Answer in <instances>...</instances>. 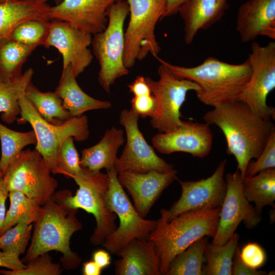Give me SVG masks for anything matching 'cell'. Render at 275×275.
<instances>
[{
	"label": "cell",
	"mask_w": 275,
	"mask_h": 275,
	"mask_svg": "<svg viewBox=\"0 0 275 275\" xmlns=\"http://www.w3.org/2000/svg\"><path fill=\"white\" fill-rule=\"evenodd\" d=\"M35 1L40 2V3H46V2L48 0H35ZM52 1L55 2L56 5H58L60 4V3H61L63 0H52Z\"/></svg>",
	"instance_id": "obj_48"
},
{
	"label": "cell",
	"mask_w": 275,
	"mask_h": 275,
	"mask_svg": "<svg viewBox=\"0 0 275 275\" xmlns=\"http://www.w3.org/2000/svg\"><path fill=\"white\" fill-rule=\"evenodd\" d=\"M25 268L18 270H0L4 275H60L63 269L60 263H54L49 253L30 260Z\"/></svg>",
	"instance_id": "obj_36"
},
{
	"label": "cell",
	"mask_w": 275,
	"mask_h": 275,
	"mask_svg": "<svg viewBox=\"0 0 275 275\" xmlns=\"http://www.w3.org/2000/svg\"><path fill=\"white\" fill-rule=\"evenodd\" d=\"M242 261L248 267L258 269L265 263L266 255L264 249L258 244L250 242L240 249Z\"/></svg>",
	"instance_id": "obj_39"
},
{
	"label": "cell",
	"mask_w": 275,
	"mask_h": 275,
	"mask_svg": "<svg viewBox=\"0 0 275 275\" xmlns=\"http://www.w3.org/2000/svg\"><path fill=\"white\" fill-rule=\"evenodd\" d=\"M78 209L70 207L51 197L42 206L33 223L31 242L23 263L40 255L56 251L61 253V265L66 270L76 268L81 258L70 246L72 235L82 228L76 214Z\"/></svg>",
	"instance_id": "obj_3"
},
{
	"label": "cell",
	"mask_w": 275,
	"mask_h": 275,
	"mask_svg": "<svg viewBox=\"0 0 275 275\" xmlns=\"http://www.w3.org/2000/svg\"><path fill=\"white\" fill-rule=\"evenodd\" d=\"M49 25L50 21L26 20L14 29L9 39L25 45L44 46L48 34Z\"/></svg>",
	"instance_id": "obj_34"
},
{
	"label": "cell",
	"mask_w": 275,
	"mask_h": 275,
	"mask_svg": "<svg viewBox=\"0 0 275 275\" xmlns=\"http://www.w3.org/2000/svg\"><path fill=\"white\" fill-rule=\"evenodd\" d=\"M73 179L78 186L74 195L70 190L64 189L55 192L53 197L70 207L80 208L93 214L96 227L90 241L94 245H102L117 228V215L109 211L105 204V196L109 186L108 176L107 173L82 167L81 172Z\"/></svg>",
	"instance_id": "obj_5"
},
{
	"label": "cell",
	"mask_w": 275,
	"mask_h": 275,
	"mask_svg": "<svg viewBox=\"0 0 275 275\" xmlns=\"http://www.w3.org/2000/svg\"><path fill=\"white\" fill-rule=\"evenodd\" d=\"M130 19L124 32L123 61L127 69L149 53L158 57L161 48L156 40L155 29L162 19L166 0H126Z\"/></svg>",
	"instance_id": "obj_7"
},
{
	"label": "cell",
	"mask_w": 275,
	"mask_h": 275,
	"mask_svg": "<svg viewBox=\"0 0 275 275\" xmlns=\"http://www.w3.org/2000/svg\"><path fill=\"white\" fill-rule=\"evenodd\" d=\"M236 31L247 42L260 36L275 39V0H248L239 8Z\"/></svg>",
	"instance_id": "obj_20"
},
{
	"label": "cell",
	"mask_w": 275,
	"mask_h": 275,
	"mask_svg": "<svg viewBox=\"0 0 275 275\" xmlns=\"http://www.w3.org/2000/svg\"><path fill=\"white\" fill-rule=\"evenodd\" d=\"M10 207L6 212L0 235L21 222L33 224L38 218L42 206L22 193L9 191Z\"/></svg>",
	"instance_id": "obj_31"
},
{
	"label": "cell",
	"mask_w": 275,
	"mask_h": 275,
	"mask_svg": "<svg viewBox=\"0 0 275 275\" xmlns=\"http://www.w3.org/2000/svg\"><path fill=\"white\" fill-rule=\"evenodd\" d=\"M1 157L0 172L4 173L11 161L24 147L36 144V137L33 130L27 132L13 130L0 123Z\"/></svg>",
	"instance_id": "obj_33"
},
{
	"label": "cell",
	"mask_w": 275,
	"mask_h": 275,
	"mask_svg": "<svg viewBox=\"0 0 275 275\" xmlns=\"http://www.w3.org/2000/svg\"><path fill=\"white\" fill-rule=\"evenodd\" d=\"M102 269L93 260L85 262L82 265L84 275H100Z\"/></svg>",
	"instance_id": "obj_47"
},
{
	"label": "cell",
	"mask_w": 275,
	"mask_h": 275,
	"mask_svg": "<svg viewBox=\"0 0 275 275\" xmlns=\"http://www.w3.org/2000/svg\"><path fill=\"white\" fill-rule=\"evenodd\" d=\"M131 103V109L143 118H151L156 111V101L152 94L133 96Z\"/></svg>",
	"instance_id": "obj_40"
},
{
	"label": "cell",
	"mask_w": 275,
	"mask_h": 275,
	"mask_svg": "<svg viewBox=\"0 0 275 275\" xmlns=\"http://www.w3.org/2000/svg\"><path fill=\"white\" fill-rule=\"evenodd\" d=\"M76 77L70 66L63 69L55 91L72 117L80 116L89 111L111 107L109 101L98 100L86 94L78 85Z\"/></svg>",
	"instance_id": "obj_23"
},
{
	"label": "cell",
	"mask_w": 275,
	"mask_h": 275,
	"mask_svg": "<svg viewBox=\"0 0 275 275\" xmlns=\"http://www.w3.org/2000/svg\"><path fill=\"white\" fill-rule=\"evenodd\" d=\"M227 0H187L178 9L184 22V41L193 43L200 30L219 21L228 9Z\"/></svg>",
	"instance_id": "obj_21"
},
{
	"label": "cell",
	"mask_w": 275,
	"mask_h": 275,
	"mask_svg": "<svg viewBox=\"0 0 275 275\" xmlns=\"http://www.w3.org/2000/svg\"><path fill=\"white\" fill-rule=\"evenodd\" d=\"M227 159L219 162L209 177L196 181H181L182 192L179 199L167 210V221L191 210L220 208L227 189L225 178Z\"/></svg>",
	"instance_id": "obj_15"
},
{
	"label": "cell",
	"mask_w": 275,
	"mask_h": 275,
	"mask_svg": "<svg viewBox=\"0 0 275 275\" xmlns=\"http://www.w3.org/2000/svg\"><path fill=\"white\" fill-rule=\"evenodd\" d=\"M177 174L174 169L143 173L124 171L118 173V179L131 196L137 212L145 218L163 191L177 179Z\"/></svg>",
	"instance_id": "obj_18"
},
{
	"label": "cell",
	"mask_w": 275,
	"mask_h": 275,
	"mask_svg": "<svg viewBox=\"0 0 275 275\" xmlns=\"http://www.w3.org/2000/svg\"><path fill=\"white\" fill-rule=\"evenodd\" d=\"M25 265L19 258V255L0 250V267L9 270H18L23 269Z\"/></svg>",
	"instance_id": "obj_42"
},
{
	"label": "cell",
	"mask_w": 275,
	"mask_h": 275,
	"mask_svg": "<svg viewBox=\"0 0 275 275\" xmlns=\"http://www.w3.org/2000/svg\"><path fill=\"white\" fill-rule=\"evenodd\" d=\"M50 7L35 0H9L0 3V40L9 38L14 29L24 21H49Z\"/></svg>",
	"instance_id": "obj_24"
},
{
	"label": "cell",
	"mask_w": 275,
	"mask_h": 275,
	"mask_svg": "<svg viewBox=\"0 0 275 275\" xmlns=\"http://www.w3.org/2000/svg\"><path fill=\"white\" fill-rule=\"evenodd\" d=\"M36 47L9 38L0 40V80L9 82L19 78L23 65Z\"/></svg>",
	"instance_id": "obj_27"
},
{
	"label": "cell",
	"mask_w": 275,
	"mask_h": 275,
	"mask_svg": "<svg viewBox=\"0 0 275 275\" xmlns=\"http://www.w3.org/2000/svg\"><path fill=\"white\" fill-rule=\"evenodd\" d=\"M92 35L73 27L65 21H50L48 36L43 46L56 48L63 58V69L70 66L75 77L91 64L93 54L89 46Z\"/></svg>",
	"instance_id": "obj_16"
},
{
	"label": "cell",
	"mask_w": 275,
	"mask_h": 275,
	"mask_svg": "<svg viewBox=\"0 0 275 275\" xmlns=\"http://www.w3.org/2000/svg\"><path fill=\"white\" fill-rule=\"evenodd\" d=\"M33 225L21 222L0 235V250L5 252L24 254L31 238Z\"/></svg>",
	"instance_id": "obj_35"
},
{
	"label": "cell",
	"mask_w": 275,
	"mask_h": 275,
	"mask_svg": "<svg viewBox=\"0 0 275 275\" xmlns=\"http://www.w3.org/2000/svg\"><path fill=\"white\" fill-rule=\"evenodd\" d=\"M203 120L223 132L227 153L235 157L237 170L243 178L251 160L259 157L275 128L271 121L263 119L238 100L213 107L204 114Z\"/></svg>",
	"instance_id": "obj_1"
},
{
	"label": "cell",
	"mask_w": 275,
	"mask_h": 275,
	"mask_svg": "<svg viewBox=\"0 0 275 275\" xmlns=\"http://www.w3.org/2000/svg\"><path fill=\"white\" fill-rule=\"evenodd\" d=\"M209 126L206 123L183 121L177 129L155 135L152 143L157 151L164 154L182 152L203 158L210 153L213 145Z\"/></svg>",
	"instance_id": "obj_17"
},
{
	"label": "cell",
	"mask_w": 275,
	"mask_h": 275,
	"mask_svg": "<svg viewBox=\"0 0 275 275\" xmlns=\"http://www.w3.org/2000/svg\"><path fill=\"white\" fill-rule=\"evenodd\" d=\"M187 0H166V7L162 18L178 13L180 6Z\"/></svg>",
	"instance_id": "obj_46"
},
{
	"label": "cell",
	"mask_w": 275,
	"mask_h": 275,
	"mask_svg": "<svg viewBox=\"0 0 275 275\" xmlns=\"http://www.w3.org/2000/svg\"><path fill=\"white\" fill-rule=\"evenodd\" d=\"M139 118L132 109H124L120 113L119 123L125 129L126 143L115 163L114 168L118 173L151 170L166 172L174 169V165L158 156L147 142L139 128Z\"/></svg>",
	"instance_id": "obj_14"
},
{
	"label": "cell",
	"mask_w": 275,
	"mask_h": 275,
	"mask_svg": "<svg viewBox=\"0 0 275 275\" xmlns=\"http://www.w3.org/2000/svg\"><path fill=\"white\" fill-rule=\"evenodd\" d=\"M115 262L117 275H160V261L149 239H134Z\"/></svg>",
	"instance_id": "obj_22"
},
{
	"label": "cell",
	"mask_w": 275,
	"mask_h": 275,
	"mask_svg": "<svg viewBox=\"0 0 275 275\" xmlns=\"http://www.w3.org/2000/svg\"><path fill=\"white\" fill-rule=\"evenodd\" d=\"M92 260L101 268L103 269L111 264V256L107 251L98 250L95 251L92 255Z\"/></svg>",
	"instance_id": "obj_45"
},
{
	"label": "cell",
	"mask_w": 275,
	"mask_h": 275,
	"mask_svg": "<svg viewBox=\"0 0 275 275\" xmlns=\"http://www.w3.org/2000/svg\"><path fill=\"white\" fill-rule=\"evenodd\" d=\"M257 160L249 164L245 176H253L260 171L275 168V128Z\"/></svg>",
	"instance_id": "obj_38"
},
{
	"label": "cell",
	"mask_w": 275,
	"mask_h": 275,
	"mask_svg": "<svg viewBox=\"0 0 275 275\" xmlns=\"http://www.w3.org/2000/svg\"><path fill=\"white\" fill-rule=\"evenodd\" d=\"M74 140L73 138L68 137L61 144L58 154L57 171V174L72 179L82 170L80 158L75 147Z\"/></svg>",
	"instance_id": "obj_37"
},
{
	"label": "cell",
	"mask_w": 275,
	"mask_h": 275,
	"mask_svg": "<svg viewBox=\"0 0 275 275\" xmlns=\"http://www.w3.org/2000/svg\"><path fill=\"white\" fill-rule=\"evenodd\" d=\"M9 192L3 180V174L0 172V232L6 216V202Z\"/></svg>",
	"instance_id": "obj_44"
},
{
	"label": "cell",
	"mask_w": 275,
	"mask_h": 275,
	"mask_svg": "<svg viewBox=\"0 0 275 275\" xmlns=\"http://www.w3.org/2000/svg\"><path fill=\"white\" fill-rule=\"evenodd\" d=\"M251 48L247 59L251 76L238 100L263 119L271 121L274 119L275 108L267 104V97L275 88V42L261 46L254 42Z\"/></svg>",
	"instance_id": "obj_12"
},
{
	"label": "cell",
	"mask_w": 275,
	"mask_h": 275,
	"mask_svg": "<svg viewBox=\"0 0 275 275\" xmlns=\"http://www.w3.org/2000/svg\"><path fill=\"white\" fill-rule=\"evenodd\" d=\"M243 189L245 197L250 202H253L259 213L264 206L274 208L275 169H269L259 172L251 176L242 178Z\"/></svg>",
	"instance_id": "obj_26"
},
{
	"label": "cell",
	"mask_w": 275,
	"mask_h": 275,
	"mask_svg": "<svg viewBox=\"0 0 275 275\" xmlns=\"http://www.w3.org/2000/svg\"><path fill=\"white\" fill-rule=\"evenodd\" d=\"M220 208L187 211L169 222L167 209L160 210V217L156 220L155 227L149 237L159 259L160 274L166 275L174 258L193 243L205 236L213 238Z\"/></svg>",
	"instance_id": "obj_4"
},
{
	"label": "cell",
	"mask_w": 275,
	"mask_h": 275,
	"mask_svg": "<svg viewBox=\"0 0 275 275\" xmlns=\"http://www.w3.org/2000/svg\"><path fill=\"white\" fill-rule=\"evenodd\" d=\"M157 72V80L145 77L157 105L150 124L159 133H167L177 129L182 125L180 109L187 94L190 91L196 92L199 88L191 80L176 77L162 63Z\"/></svg>",
	"instance_id": "obj_11"
},
{
	"label": "cell",
	"mask_w": 275,
	"mask_h": 275,
	"mask_svg": "<svg viewBox=\"0 0 275 275\" xmlns=\"http://www.w3.org/2000/svg\"><path fill=\"white\" fill-rule=\"evenodd\" d=\"M124 141V131L112 126L97 144L81 151V167L92 171L109 170L114 168L118 149Z\"/></svg>",
	"instance_id": "obj_25"
},
{
	"label": "cell",
	"mask_w": 275,
	"mask_h": 275,
	"mask_svg": "<svg viewBox=\"0 0 275 275\" xmlns=\"http://www.w3.org/2000/svg\"><path fill=\"white\" fill-rule=\"evenodd\" d=\"M44 158L35 149L22 150L3 174L9 191L17 190L42 206L55 193L58 183Z\"/></svg>",
	"instance_id": "obj_10"
},
{
	"label": "cell",
	"mask_w": 275,
	"mask_h": 275,
	"mask_svg": "<svg viewBox=\"0 0 275 275\" xmlns=\"http://www.w3.org/2000/svg\"><path fill=\"white\" fill-rule=\"evenodd\" d=\"M156 58L176 77L196 83L199 88L195 92L198 99L213 107L237 101L251 76L248 60L232 64L209 57L198 66L186 67Z\"/></svg>",
	"instance_id": "obj_2"
},
{
	"label": "cell",
	"mask_w": 275,
	"mask_h": 275,
	"mask_svg": "<svg viewBox=\"0 0 275 275\" xmlns=\"http://www.w3.org/2000/svg\"><path fill=\"white\" fill-rule=\"evenodd\" d=\"M226 195L220 208L217 230L212 243L222 245L235 233L240 223L248 229L255 228L261 221L260 213L244 196L242 178L238 170L225 176Z\"/></svg>",
	"instance_id": "obj_13"
},
{
	"label": "cell",
	"mask_w": 275,
	"mask_h": 275,
	"mask_svg": "<svg viewBox=\"0 0 275 275\" xmlns=\"http://www.w3.org/2000/svg\"><path fill=\"white\" fill-rule=\"evenodd\" d=\"M33 74V69L30 68L13 81L4 82L0 80V113L3 122L11 124L17 120L21 112L19 100L25 95Z\"/></svg>",
	"instance_id": "obj_29"
},
{
	"label": "cell",
	"mask_w": 275,
	"mask_h": 275,
	"mask_svg": "<svg viewBox=\"0 0 275 275\" xmlns=\"http://www.w3.org/2000/svg\"><path fill=\"white\" fill-rule=\"evenodd\" d=\"M118 0H63L50 7L48 17L69 23L81 31L95 35L107 26L108 8Z\"/></svg>",
	"instance_id": "obj_19"
},
{
	"label": "cell",
	"mask_w": 275,
	"mask_h": 275,
	"mask_svg": "<svg viewBox=\"0 0 275 275\" xmlns=\"http://www.w3.org/2000/svg\"><path fill=\"white\" fill-rule=\"evenodd\" d=\"M207 240L201 238L177 255L166 275H203L204 250Z\"/></svg>",
	"instance_id": "obj_32"
},
{
	"label": "cell",
	"mask_w": 275,
	"mask_h": 275,
	"mask_svg": "<svg viewBox=\"0 0 275 275\" xmlns=\"http://www.w3.org/2000/svg\"><path fill=\"white\" fill-rule=\"evenodd\" d=\"M129 13L127 2L117 1L107 10L108 23L105 29L92 38L93 54L100 66L98 81L108 94L116 80L129 73L123 61L124 25Z\"/></svg>",
	"instance_id": "obj_6"
},
{
	"label": "cell",
	"mask_w": 275,
	"mask_h": 275,
	"mask_svg": "<svg viewBox=\"0 0 275 275\" xmlns=\"http://www.w3.org/2000/svg\"><path fill=\"white\" fill-rule=\"evenodd\" d=\"M9 0H0V3H5V2H6L7 1H8Z\"/></svg>",
	"instance_id": "obj_49"
},
{
	"label": "cell",
	"mask_w": 275,
	"mask_h": 275,
	"mask_svg": "<svg viewBox=\"0 0 275 275\" xmlns=\"http://www.w3.org/2000/svg\"><path fill=\"white\" fill-rule=\"evenodd\" d=\"M106 173L109 186L105 196V204L109 211L118 216L119 225L102 245L111 254L120 256L132 240L149 239L156 221L145 219L139 214L120 184L115 168L106 170Z\"/></svg>",
	"instance_id": "obj_9"
},
{
	"label": "cell",
	"mask_w": 275,
	"mask_h": 275,
	"mask_svg": "<svg viewBox=\"0 0 275 275\" xmlns=\"http://www.w3.org/2000/svg\"><path fill=\"white\" fill-rule=\"evenodd\" d=\"M240 248H237L235 251L232 266L233 275H265L266 272L251 268L246 266L241 260L240 257Z\"/></svg>",
	"instance_id": "obj_41"
},
{
	"label": "cell",
	"mask_w": 275,
	"mask_h": 275,
	"mask_svg": "<svg viewBox=\"0 0 275 275\" xmlns=\"http://www.w3.org/2000/svg\"><path fill=\"white\" fill-rule=\"evenodd\" d=\"M25 96L40 116L51 124L62 125L72 117L55 92H41L31 81Z\"/></svg>",
	"instance_id": "obj_28"
},
{
	"label": "cell",
	"mask_w": 275,
	"mask_h": 275,
	"mask_svg": "<svg viewBox=\"0 0 275 275\" xmlns=\"http://www.w3.org/2000/svg\"><path fill=\"white\" fill-rule=\"evenodd\" d=\"M129 92L133 96H140L152 94L151 89L147 84L145 77L138 76L135 80L128 85Z\"/></svg>",
	"instance_id": "obj_43"
},
{
	"label": "cell",
	"mask_w": 275,
	"mask_h": 275,
	"mask_svg": "<svg viewBox=\"0 0 275 275\" xmlns=\"http://www.w3.org/2000/svg\"><path fill=\"white\" fill-rule=\"evenodd\" d=\"M19 103L21 112L18 124L31 125L36 137L35 149L44 158L51 172L56 174L59 151L63 142L68 137L73 138L76 142H84L88 138L87 117L82 115L71 117L63 124L55 125L44 120L25 95Z\"/></svg>",
	"instance_id": "obj_8"
},
{
	"label": "cell",
	"mask_w": 275,
	"mask_h": 275,
	"mask_svg": "<svg viewBox=\"0 0 275 275\" xmlns=\"http://www.w3.org/2000/svg\"><path fill=\"white\" fill-rule=\"evenodd\" d=\"M239 238V234L235 232L224 244H214L207 242L204 250L206 261L203 269L204 274H232L233 258Z\"/></svg>",
	"instance_id": "obj_30"
},
{
	"label": "cell",
	"mask_w": 275,
	"mask_h": 275,
	"mask_svg": "<svg viewBox=\"0 0 275 275\" xmlns=\"http://www.w3.org/2000/svg\"><path fill=\"white\" fill-rule=\"evenodd\" d=\"M0 274H1V272H0Z\"/></svg>",
	"instance_id": "obj_50"
}]
</instances>
